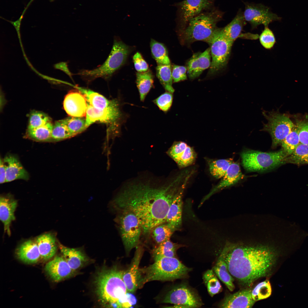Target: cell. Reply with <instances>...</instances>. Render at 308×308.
<instances>
[{
  "instance_id": "1",
  "label": "cell",
  "mask_w": 308,
  "mask_h": 308,
  "mask_svg": "<svg viewBox=\"0 0 308 308\" xmlns=\"http://www.w3.org/2000/svg\"><path fill=\"white\" fill-rule=\"evenodd\" d=\"M183 181V176L179 174L163 184L151 181L127 184L114 198L112 205L116 210L133 213L143 233L149 234L155 226L165 222L170 206Z\"/></svg>"
},
{
  "instance_id": "2",
  "label": "cell",
  "mask_w": 308,
  "mask_h": 308,
  "mask_svg": "<svg viewBox=\"0 0 308 308\" xmlns=\"http://www.w3.org/2000/svg\"><path fill=\"white\" fill-rule=\"evenodd\" d=\"M221 254L232 277L248 286L269 274L275 258L274 250L265 245H244L228 242Z\"/></svg>"
},
{
  "instance_id": "3",
  "label": "cell",
  "mask_w": 308,
  "mask_h": 308,
  "mask_svg": "<svg viewBox=\"0 0 308 308\" xmlns=\"http://www.w3.org/2000/svg\"><path fill=\"white\" fill-rule=\"evenodd\" d=\"M123 271L116 267L102 269L95 280V290L98 301L103 307L121 308L127 291L123 280Z\"/></svg>"
},
{
  "instance_id": "4",
  "label": "cell",
  "mask_w": 308,
  "mask_h": 308,
  "mask_svg": "<svg viewBox=\"0 0 308 308\" xmlns=\"http://www.w3.org/2000/svg\"><path fill=\"white\" fill-rule=\"evenodd\" d=\"M154 260L152 264L139 269V289L152 281H173L184 278L191 270L176 257H162Z\"/></svg>"
},
{
  "instance_id": "5",
  "label": "cell",
  "mask_w": 308,
  "mask_h": 308,
  "mask_svg": "<svg viewBox=\"0 0 308 308\" xmlns=\"http://www.w3.org/2000/svg\"><path fill=\"white\" fill-rule=\"evenodd\" d=\"M223 13L216 9L201 13L191 19L184 28L183 34L189 42L202 41L210 44L218 28L217 23Z\"/></svg>"
},
{
  "instance_id": "6",
  "label": "cell",
  "mask_w": 308,
  "mask_h": 308,
  "mask_svg": "<svg viewBox=\"0 0 308 308\" xmlns=\"http://www.w3.org/2000/svg\"><path fill=\"white\" fill-rule=\"evenodd\" d=\"M131 50L130 46L116 37L110 53L102 65L91 70H81L77 74L89 81L99 78L108 79L125 64Z\"/></svg>"
},
{
  "instance_id": "7",
  "label": "cell",
  "mask_w": 308,
  "mask_h": 308,
  "mask_svg": "<svg viewBox=\"0 0 308 308\" xmlns=\"http://www.w3.org/2000/svg\"><path fill=\"white\" fill-rule=\"evenodd\" d=\"M241 156L242 165L246 170L262 172L285 163L287 155L282 149L268 152L246 149L242 152Z\"/></svg>"
},
{
  "instance_id": "8",
  "label": "cell",
  "mask_w": 308,
  "mask_h": 308,
  "mask_svg": "<svg viewBox=\"0 0 308 308\" xmlns=\"http://www.w3.org/2000/svg\"><path fill=\"white\" fill-rule=\"evenodd\" d=\"M116 211L117 213L116 221L128 255L139 244L142 229L138 218L133 213L124 210Z\"/></svg>"
},
{
  "instance_id": "9",
  "label": "cell",
  "mask_w": 308,
  "mask_h": 308,
  "mask_svg": "<svg viewBox=\"0 0 308 308\" xmlns=\"http://www.w3.org/2000/svg\"><path fill=\"white\" fill-rule=\"evenodd\" d=\"M262 113L268 121L264 124L262 130L270 134L272 140V147H275L281 145L295 125L285 114L275 111H264Z\"/></svg>"
},
{
  "instance_id": "10",
  "label": "cell",
  "mask_w": 308,
  "mask_h": 308,
  "mask_svg": "<svg viewBox=\"0 0 308 308\" xmlns=\"http://www.w3.org/2000/svg\"><path fill=\"white\" fill-rule=\"evenodd\" d=\"M233 43L222 34L218 28L210 44L212 61L208 74H214L226 65Z\"/></svg>"
},
{
  "instance_id": "11",
  "label": "cell",
  "mask_w": 308,
  "mask_h": 308,
  "mask_svg": "<svg viewBox=\"0 0 308 308\" xmlns=\"http://www.w3.org/2000/svg\"><path fill=\"white\" fill-rule=\"evenodd\" d=\"M121 117L119 104L107 110H101L88 104L85 116L86 124L88 127L96 122L104 123L107 125L109 134L117 135L119 133Z\"/></svg>"
},
{
  "instance_id": "12",
  "label": "cell",
  "mask_w": 308,
  "mask_h": 308,
  "mask_svg": "<svg viewBox=\"0 0 308 308\" xmlns=\"http://www.w3.org/2000/svg\"><path fill=\"white\" fill-rule=\"evenodd\" d=\"M161 302L174 304L173 307L177 308H197L203 305L196 293L185 284L172 289L165 295Z\"/></svg>"
},
{
  "instance_id": "13",
  "label": "cell",
  "mask_w": 308,
  "mask_h": 308,
  "mask_svg": "<svg viewBox=\"0 0 308 308\" xmlns=\"http://www.w3.org/2000/svg\"><path fill=\"white\" fill-rule=\"evenodd\" d=\"M245 5L243 12L244 20L250 24L253 28L261 25L267 27L271 23L281 19L273 13L269 7L262 4L246 3Z\"/></svg>"
},
{
  "instance_id": "14",
  "label": "cell",
  "mask_w": 308,
  "mask_h": 308,
  "mask_svg": "<svg viewBox=\"0 0 308 308\" xmlns=\"http://www.w3.org/2000/svg\"><path fill=\"white\" fill-rule=\"evenodd\" d=\"M213 3V0H184L176 3L178 21L185 27L189 20L210 8Z\"/></svg>"
},
{
  "instance_id": "15",
  "label": "cell",
  "mask_w": 308,
  "mask_h": 308,
  "mask_svg": "<svg viewBox=\"0 0 308 308\" xmlns=\"http://www.w3.org/2000/svg\"><path fill=\"white\" fill-rule=\"evenodd\" d=\"M84 95L78 90L69 92L65 96L63 103L64 109L70 116L85 117L88 107Z\"/></svg>"
},
{
  "instance_id": "16",
  "label": "cell",
  "mask_w": 308,
  "mask_h": 308,
  "mask_svg": "<svg viewBox=\"0 0 308 308\" xmlns=\"http://www.w3.org/2000/svg\"><path fill=\"white\" fill-rule=\"evenodd\" d=\"M136 250L131 262L127 269L123 271L122 277L127 292L134 293L138 288L139 264L144 252L143 247L140 244Z\"/></svg>"
},
{
  "instance_id": "17",
  "label": "cell",
  "mask_w": 308,
  "mask_h": 308,
  "mask_svg": "<svg viewBox=\"0 0 308 308\" xmlns=\"http://www.w3.org/2000/svg\"><path fill=\"white\" fill-rule=\"evenodd\" d=\"M180 168L192 164L195 161L196 154L193 148L183 141L175 142L167 152Z\"/></svg>"
},
{
  "instance_id": "18",
  "label": "cell",
  "mask_w": 308,
  "mask_h": 308,
  "mask_svg": "<svg viewBox=\"0 0 308 308\" xmlns=\"http://www.w3.org/2000/svg\"><path fill=\"white\" fill-rule=\"evenodd\" d=\"M44 270L50 278L56 282L71 277L75 272L62 256H57L49 262L46 264Z\"/></svg>"
},
{
  "instance_id": "19",
  "label": "cell",
  "mask_w": 308,
  "mask_h": 308,
  "mask_svg": "<svg viewBox=\"0 0 308 308\" xmlns=\"http://www.w3.org/2000/svg\"><path fill=\"white\" fill-rule=\"evenodd\" d=\"M188 177L183 184L175 196L169 209L165 222L170 224L175 230H180L182 225L183 196L188 180Z\"/></svg>"
},
{
  "instance_id": "20",
  "label": "cell",
  "mask_w": 308,
  "mask_h": 308,
  "mask_svg": "<svg viewBox=\"0 0 308 308\" xmlns=\"http://www.w3.org/2000/svg\"><path fill=\"white\" fill-rule=\"evenodd\" d=\"M210 48L202 52L194 54L187 64V74L191 79L199 76L205 70L210 67L211 64Z\"/></svg>"
},
{
  "instance_id": "21",
  "label": "cell",
  "mask_w": 308,
  "mask_h": 308,
  "mask_svg": "<svg viewBox=\"0 0 308 308\" xmlns=\"http://www.w3.org/2000/svg\"><path fill=\"white\" fill-rule=\"evenodd\" d=\"M252 290L246 289L226 296L220 304L222 308H251L255 301L253 299Z\"/></svg>"
},
{
  "instance_id": "22",
  "label": "cell",
  "mask_w": 308,
  "mask_h": 308,
  "mask_svg": "<svg viewBox=\"0 0 308 308\" xmlns=\"http://www.w3.org/2000/svg\"><path fill=\"white\" fill-rule=\"evenodd\" d=\"M244 176L239 164L233 162L229 166L222 180L204 197L200 204L217 191L236 183L242 179Z\"/></svg>"
},
{
  "instance_id": "23",
  "label": "cell",
  "mask_w": 308,
  "mask_h": 308,
  "mask_svg": "<svg viewBox=\"0 0 308 308\" xmlns=\"http://www.w3.org/2000/svg\"><path fill=\"white\" fill-rule=\"evenodd\" d=\"M17 205L15 199L9 196H0V219L3 224L5 232L9 236L11 234V224L15 219V212Z\"/></svg>"
},
{
  "instance_id": "24",
  "label": "cell",
  "mask_w": 308,
  "mask_h": 308,
  "mask_svg": "<svg viewBox=\"0 0 308 308\" xmlns=\"http://www.w3.org/2000/svg\"><path fill=\"white\" fill-rule=\"evenodd\" d=\"M3 160L6 169V182L17 179H29L28 173L15 157L7 155Z\"/></svg>"
},
{
  "instance_id": "25",
  "label": "cell",
  "mask_w": 308,
  "mask_h": 308,
  "mask_svg": "<svg viewBox=\"0 0 308 308\" xmlns=\"http://www.w3.org/2000/svg\"><path fill=\"white\" fill-rule=\"evenodd\" d=\"M16 255L19 259L27 264L36 263L41 258L35 241L31 240L21 244L17 249Z\"/></svg>"
},
{
  "instance_id": "26",
  "label": "cell",
  "mask_w": 308,
  "mask_h": 308,
  "mask_svg": "<svg viewBox=\"0 0 308 308\" xmlns=\"http://www.w3.org/2000/svg\"><path fill=\"white\" fill-rule=\"evenodd\" d=\"M58 245L62 256L74 271H76L88 261V258L80 249L70 248L60 243Z\"/></svg>"
},
{
  "instance_id": "27",
  "label": "cell",
  "mask_w": 308,
  "mask_h": 308,
  "mask_svg": "<svg viewBox=\"0 0 308 308\" xmlns=\"http://www.w3.org/2000/svg\"><path fill=\"white\" fill-rule=\"evenodd\" d=\"M35 241L37 244L41 258L44 260L53 257L57 251V246L55 236L46 233L38 236Z\"/></svg>"
},
{
  "instance_id": "28",
  "label": "cell",
  "mask_w": 308,
  "mask_h": 308,
  "mask_svg": "<svg viewBox=\"0 0 308 308\" xmlns=\"http://www.w3.org/2000/svg\"><path fill=\"white\" fill-rule=\"evenodd\" d=\"M245 24L243 12L239 9L232 21L224 27L220 28V30L224 36L233 44L240 36Z\"/></svg>"
},
{
  "instance_id": "29",
  "label": "cell",
  "mask_w": 308,
  "mask_h": 308,
  "mask_svg": "<svg viewBox=\"0 0 308 308\" xmlns=\"http://www.w3.org/2000/svg\"><path fill=\"white\" fill-rule=\"evenodd\" d=\"M213 270L220 280L229 290L233 291L235 289L234 279L229 271L223 255L221 254L213 268Z\"/></svg>"
},
{
  "instance_id": "30",
  "label": "cell",
  "mask_w": 308,
  "mask_h": 308,
  "mask_svg": "<svg viewBox=\"0 0 308 308\" xmlns=\"http://www.w3.org/2000/svg\"><path fill=\"white\" fill-rule=\"evenodd\" d=\"M183 245L175 243L170 239L156 246L152 251L154 260L162 257H176L177 250Z\"/></svg>"
},
{
  "instance_id": "31",
  "label": "cell",
  "mask_w": 308,
  "mask_h": 308,
  "mask_svg": "<svg viewBox=\"0 0 308 308\" xmlns=\"http://www.w3.org/2000/svg\"><path fill=\"white\" fill-rule=\"evenodd\" d=\"M136 83L139 94L140 100L143 101L153 86V75L150 70L136 74Z\"/></svg>"
},
{
  "instance_id": "32",
  "label": "cell",
  "mask_w": 308,
  "mask_h": 308,
  "mask_svg": "<svg viewBox=\"0 0 308 308\" xmlns=\"http://www.w3.org/2000/svg\"><path fill=\"white\" fill-rule=\"evenodd\" d=\"M175 231V229L170 224L165 222L155 226L149 234L157 246L170 239Z\"/></svg>"
},
{
  "instance_id": "33",
  "label": "cell",
  "mask_w": 308,
  "mask_h": 308,
  "mask_svg": "<svg viewBox=\"0 0 308 308\" xmlns=\"http://www.w3.org/2000/svg\"><path fill=\"white\" fill-rule=\"evenodd\" d=\"M156 76L165 90L172 94L175 90L172 86L173 79L171 64L157 65Z\"/></svg>"
},
{
  "instance_id": "34",
  "label": "cell",
  "mask_w": 308,
  "mask_h": 308,
  "mask_svg": "<svg viewBox=\"0 0 308 308\" xmlns=\"http://www.w3.org/2000/svg\"><path fill=\"white\" fill-rule=\"evenodd\" d=\"M150 46L152 55L157 65L171 64L167 50L163 44L151 39Z\"/></svg>"
},
{
  "instance_id": "35",
  "label": "cell",
  "mask_w": 308,
  "mask_h": 308,
  "mask_svg": "<svg viewBox=\"0 0 308 308\" xmlns=\"http://www.w3.org/2000/svg\"><path fill=\"white\" fill-rule=\"evenodd\" d=\"M53 124L51 122L33 129H27V135L30 138L39 141H51Z\"/></svg>"
},
{
  "instance_id": "36",
  "label": "cell",
  "mask_w": 308,
  "mask_h": 308,
  "mask_svg": "<svg viewBox=\"0 0 308 308\" xmlns=\"http://www.w3.org/2000/svg\"><path fill=\"white\" fill-rule=\"evenodd\" d=\"M285 163L308 164V145L300 143L293 153L286 157Z\"/></svg>"
},
{
  "instance_id": "37",
  "label": "cell",
  "mask_w": 308,
  "mask_h": 308,
  "mask_svg": "<svg viewBox=\"0 0 308 308\" xmlns=\"http://www.w3.org/2000/svg\"><path fill=\"white\" fill-rule=\"evenodd\" d=\"M209 171L214 177L223 178L230 164L233 162L231 159L210 160L208 161Z\"/></svg>"
},
{
  "instance_id": "38",
  "label": "cell",
  "mask_w": 308,
  "mask_h": 308,
  "mask_svg": "<svg viewBox=\"0 0 308 308\" xmlns=\"http://www.w3.org/2000/svg\"><path fill=\"white\" fill-rule=\"evenodd\" d=\"M203 279L208 292L211 297L221 291V285L212 269L206 271L203 275Z\"/></svg>"
},
{
  "instance_id": "39",
  "label": "cell",
  "mask_w": 308,
  "mask_h": 308,
  "mask_svg": "<svg viewBox=\"0 0 308 308\" xmlns=\"http://www.w3.org/2000/svg\"><path fill=\"white\" fill-rule=\"evenodd\" d=\"M300 143L298 128L296 125H295L281 143V149L288 156L293 153Z\"/></svg>"
},
{
  "instance_id": "40",
  "label": "cell",
  "mask_w": 308,
  "mask_h": 308,
  "mask_svg": "<svg viewBox=\"0 0 308 308\" xmlns=\"http://www.w3.org/2000/svg\"><path fill=\"white\" fill-rule=\"evenodd\" d=\"M72 137L84 131L88 127L85 118L70 116L62 119Z\"/></svg>"
},
{
  "instance_id": "41",
  "label": "cell",
  "mask_w": 308,
  "mask_h": 308,
  "mask_svg": "<svg viewBox=\"0 0 308 308\" xmlns=\"http://www.w3.org/2000/svg\"><path fill=\"white\" fill-rule=\"evenodd\" d=\"M271 287L268 279L258 283L252 290L253 299L255 301L266 299L271 294Z\"/></svg>"
},
{
  "instance_id": "42",
  "label": "cell",
  "mask_w": 308,
  "mask_h": 308,
  "mask_svg": "<svg viewBox=\"0 0 308 308\" xmlns=\"http://www.w3.org/2000/svg\"><path fill=\"white\" fill-rule=\"evenodd\" d=\"M72 137L62 120L57 121L53 124L51 141H58Z\"/></svg>"
},
{
  "instance_id": "43",
  "label": "cell",
  "mask_w": 308,
  "mask_h": 308,
  "mask_svg": "<svg viewBox=\"0 0 308 308\" xmlns=\"http://www.w3.org/2000/svg\"><path fill=\"white\" fill-rule=\"evenodd\" d=\"M51 122L50 117L45 114L34 111L29 116L27 129H33L44 125Z\"/></svg>"
},
{
  "instance_id": "44",
  "label": "cell",
  "mask_w": 308,
  "mask_h": 308,
  "mask_svg": "<svg viewBox=\"0 0 308 308\" xmlns=\"http://www.w3.org/2000/svg\"><path fill=\"white\" fill-rule=\"evenodd\" d=\"M173 94L167 91L155 99L154 102L159 109L167 112L170 108L173 100Z\"/></svg>"
},
{
  "instance_id": "45",
  "label": "cell",
  "mask_w": 308,
  "mask_h": 308,
  "mask_svg": "<svg viewBox=\"0 0 308 308\" xmlns=\"http://www.w3.org/2000/svg\"><path fill=\"white\" fill-rule=\"evenodd\" d=\"M259 39L262 45L267 49L272 48L275 42L274 35L268 27H265L260 36Z\"/></svg>"
},
{
  "instance_id": "46",
  "label": "cell",
  "mask_w": 308,
  "mask_h": 308,
  "mask_svg": "<svg viewBox=\"0 0 308 308\" xmlns=\"http://www.w3.org/2000/svg\"><path fill=\"white\" fill-rule=\"evenodd\" d=\"M187 68L183 66L174 65L172 71L173 82H177L187 79Z\"/></svg>"
},
{
  "instance_id": "47",
  "label": "cell",
  "mask_w": 308,
  "mask_h": 308,
  "mask_svg": "<svg viewBox=\"0 0 308 308\" xmlns=\"http://www.w3.org/2000/svg\"><path fill=\"white\" fill-rule=\"evenodd\" d=\"M133 59L135 69L137 72H144L149 70L147 63L139 52H137L135 53Z\"/></svg>"
},
{
  "instance_id": "48",
  "label": "cell",
  "mask_w": 308,
  "mask_h": 308,
  "mask_svg": "<svg viewBox=\"0 0 308 308\" xmlns=\"http://www.w3.org/2000/svg\"><path fill=\"white\" fill-rule=\"evenodd\" d=\"M296 125L299 129L300 142L308 145V120L299 122Z\"/></svg>"
},
{
  "instance_id": "49",
  "label": "cell",
  "mask_w": 308,
  "mask_h": 308,
  "mask_svg": "<svg viewBox=\"0 0 308 308\" xmlns=\"http://www.w3.org/2000/svg\"><path fill=\"white\" fill-rule=\"evenodd\" d=\"M6 169L3 161L1 159L0 161V183L1 184L6 182Z\"/></svg>"
},
{
  "instance_id": "50",
  "label": "cell",
  "mask_w": 308,
  "mask_h": 308,
  "mask_svg": "<svg viewBox=\"0 0 308 308\" xmlns=\"http://www.w3.org/2000/svg\"><path fill=\"white\" fill-rule=\"evenodd\" d=\"M58 68L60 69L63 71L64 72L68 74L70 77H71L72 74L69 71L66 63V62H61L58 64L56 66Z\"/></svg>"
},
{
  "instance_id": "51",
  "label": "cell",
  "mask_w": 308,
  "mask_h": 308,
  "mask_svg": "<svg viewBox=\"0 0 308 308\" xmlns=\"http://www.w3.org/2000/svg\"></svg>"
}]
</instances>
